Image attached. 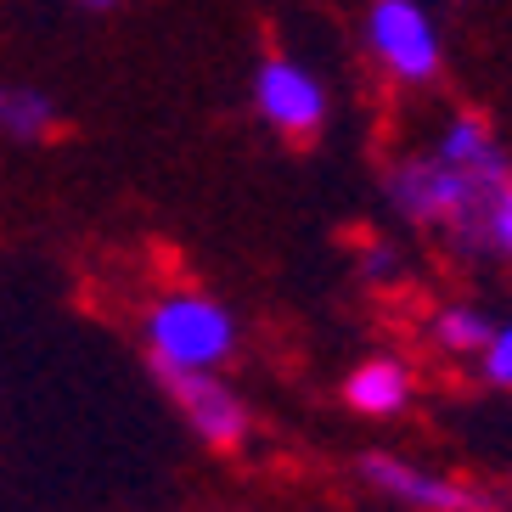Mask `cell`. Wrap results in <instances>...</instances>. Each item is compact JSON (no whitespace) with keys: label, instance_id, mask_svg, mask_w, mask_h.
<instances>
[{"label":"cell","instance_id":"1","mask_svg":"<svg viewBox=\"0 0 512 512\" xmlns=\"http://www.w3.org/2000/svg\"><path fill=\"white\" fill-rule=\"evenodd\" d=\"M507 175H473V169L445 164L434 147L411 152L383 175L389 209L422 231H445L462 254H484V203Z\"/></svg>","mask_w":512,"mask_h":512},{"label":"cell","instance_id":"2","mask_svg":"<svg viewBox=\"0 0 512 512\" xmlns=\"http://www.w3.org/2000/svg\"><path fill=\"white\" fill-rule=\"evenodd\" d=\"M141 338H147V355L158 372H220L237 355L242 327L220 299L175 287V293H158L147 304Z\"/></svg>","mask_w":512,"mask_h":512},{"label":"cell","instance_id":"3","mask_svg":"<svg viewBox=\"0 0 512 512\" xmlns=\"http://www.w3.org/2000/svg\"><path fill=\"white\" fill-rule=\"evenodd\" d=\"M366 51L406 91L434 85L439 68H445V46H439V29L422 0H372V12H366Z\"/></svg>","mask_w":512,"mask_h":512},{"label":"cell","instance_id":"4","mask_svg":"<svg viewBox=\"0 0 512 512\" xmlns=\"http://www.w3.org/2000/svg\"><path fill=\"white\" fill-rule=\"evenodd\" d=\"M254 113L282 141H316L327 130V85L293 57H265L254 68Z\"/></svg>","mask_w":512,"mask_h":512},{"label":"cell","instance_id":"5","mask_svg":"<svg viewBox=\"0 0 512 512\" xmlns=\"http://www.w3.org/2000/svg\"><path fill=\"white\" fill-rule=\"evenodd\" d=\"M355 473H361L366 490H377L383 501H400L411 512H490V496H479L462 479H445V473L422 462H406L394 451H366Z\"/></svg>","mask_w":512,"mask_h":512},{"label":"cell","instance_id":"6","mask_svg":"<svg viewBox=\"0 0 512 512\" xmlns=\"http://www.w3.org/2000/svg\"><path fill=\"white\" fill-rule=\"evenodd\" d=\"M158 377L169 383V394H175L186 428H192L209 451H237V445H248L254 417H248L242 394L231 389L220 372H158Z\"/></svg>","mask_w":512,"mask_h":512},{"label":"cell","instance_id":"7","mask_svg":"<svg viewBox=\"0 0 512 512\" xmlns=\"http://www.w3.org/2000/svg\"><path fill=\"white\" fill-rule=\"evenodd\" d=\"M344 406L361 417H400L411 406V366L394 355H366L344 377Z\"/></svg>","mask_w":512,"mask_h":512},{"label":"cell","instance_id":"8","mask_svg":"<svg viewBox=\"0 0 512 512\" xmlns=\"http://www.w3.org/2000/svg\"><path fill=\"white\" fill-rule=\"evenodd\" d=\"M434 152L456 169H473V175H512V158L501 152L496 130L484 119H473V113H456V119L439 130Z\"/></svg>","mask_w":512,"mask_h":512},{"label":"cell","instance_id":"9","mask_svg":"<svg viewBox=\"0 0 512 512\" xmlns=\"http://www.w3.org/2000/svg\"><path fill=\"white\" fill-rule=\"evenodd\" d=\"M57 130V107L46 91L29 85H0V136L6 141H46Z\"/></svg>","mask_w":512,"mask_h":512},{"label":"cell","instance_id":"10","mask_svg":"<svg viewBox=\"0 0 512 512\" xmlns=\"http://www.w3.org/2000/svg\"><path fill=\"white\" fill-rule=\"evenodd\" d=\"M490 327H496V321L484 316L479 304H445L428 332H434V344L445 349V355H479Z\"/></svg>","mask_w":512,"mask_h":512},{"label":"cell","instance_id":"11","mask_svg":"<svg viewBox=\"0 0 512 512\" xmlns=\"http://www.w3.org/2000/svg\"><path fill=\"white\" fill-rule=\"evenodd\" d=\"M473 361H479V372H484L490 389L512 394V321H496V327H490V338H484V349L473 355Z\"/></svg>","mask_w":512,"mask_h":512},{"label":"cell","instance_id":"12","mask_svg":"<svg viewBox=\"0 0 512 512\" xmlns=\"http://www.w3.org/2000/svg\"><path fill=\"white\" fill-rule=\"evenodd\" d=\"M484 248L512 259V175L490 192V203H484Z\"/></svg>","mask_w":512,"mask_h":512},{"label":"cell","instance_id":"13","mask_svg":"<svg viewBox=\"0 0 512 512\" xmlns=\"http://www.w3.org/2000/svg\"><path fill=\"white\" fill-rule=\"evenodd\" d=\"M361 271L372 276V282L400 276V254H394V242H366V248H361Z\"/></svg>","mask_w":512,"mask_h":512},{"label":"cell","instance_id":"14","mask_svg":"<svg viewBox=\"0 0 512 512\" xmlns=\"http://www.w3.org/2000/svg\"><path fill=\"white\" fill-rule=\"evenodd\" d=\"M85 6H96V12H102V6H119V0H85Z\"/></svg>","mask_w":512,"mask_h":512}]
</instances>
